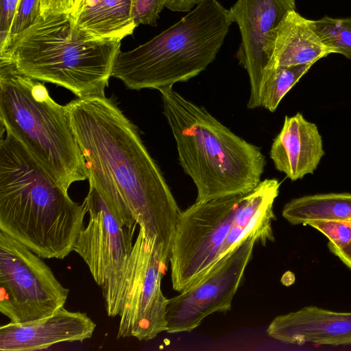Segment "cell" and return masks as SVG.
I'll use <instances>...</instances> for the list:
<instances>
[{
    "label": "cell",
    "instance_id": "obj_1",
    "mask_svg": "<svg viewBox=\"0 0 351 351\" xmlns=\"http://www.w3.org/2000/svg\"><path fill=\"white\" fill-rule=\"evenodd\" d=\"M89 183L130 213L169 259L180 210L137 128L105 95L66 106Z\"/></svg>",
    "mask_w": 351,
    "mask_h": 351
},
{
    "label": "cell",
    "instance_id": "obj_2",
    "mask_svg": "<svg viewBox=\"0 0 351 351\" xmlns=\"http://www.w3.org/2000/svg\"><path fill=\"white\" fill-rule=\"evenodd\" d=\"M0 141V231L42 258L63 259L84 228L85 204L69 197L10 133Z\"/></svg>",
    "mask_w": 351,
    "mask_h": 351
},
{
    "label": "cell",
    "instance_id": "obj_3",
    "mask_svg": "<svg viewBox=\"0 0 351 351\" xmlns=\"http://www.w3.org/2000/svg\"><path fill=\"white\" fill-rule=\"evenodd\" d=\"M158 90L180 164L197 188L195 202L247 193L260 183L266 165L260 147L235 134L173 86Z\"/></svg>",
    "mask_w": 351,
    "mask_h": 351
},
{
    "label": "cell",
    "instance_id": "obj_4",
    "mask_svg": "<svg viewBox=\"0 0 351 351\" xmlns=\"http://www.w3.org/2000/svg\"><path fill=\"white\" fill-rule=\"evenodd\" d=\"M121 40L95 38L79 29L71 14L40 15L0 57L24 75L55 84L77 98L105 95Z\"/></svg>",
    "mask_w": 351,
    "mask_h": 351
},
{
    "label": "cell",
    "instance_id": "obj_5",
    "mask_svg": "<svg viewBox=\"0 0 351 351\" xmlns=\"http://www.w3.org/2000/svg\"><path fill=\"white\" fill-rule=\"evenodd\" d=\"M1 128L12 134L68 190L88 178L85 160L65 106L45 86L0 57Z\"/></svg>",
    "mask_w": 351,
    "mask_h": 351
},
{
    "label": "cell",
    "instance_id": "obj_6",
    "mask_svg": "<svg viewBox=\"0 0 351 351\" xmlns=\"http://www.w3.org/2000/svg\"><path fill=\"white\" fill-rule=\"evenodd\" d=\"M231 23L228 10L217 0H203L148 42L120 51L112 77L136 90L188 81L213 62Z\"/></svg>",
    "mask_w": 351,
    "mask_h": 351
},
{
    "label": "cell",
    "instance_id": "obj_7",
    "mask_svg": "<svg viewBox=\"0 0 351 351\" xmlns=\"http://www.w3.org/2000/svg\"><path fill=\"white\" fill-rule=\"evenodd\" d=\"M169 260L139 229L132 249L101 287L108 316L119 317L117 338L149 341L167 330L169 299L161 281Z\"/></svg>",
    "mask_w": 351,
    "mask_h": 351
},
{
    "label": "cell",
    "instance_id": "obj_8",
    "mask_svg": "<svg viewBox=\"0 0 351 351\" xmlns=\"http://www.w3.org/2000/svg\"><path fill=\"white\" fill-rule=\"evenodd\" d=\"M242 195L195 202L181 212L169 258L175 291L188 288L219 263Z\"/></svg>",
    "mask_w": 351,
    "mask_h": 351
},
{
    "label": "cell",
    "instance_id": "obj_9",
    "mask_svg": "<svg viewBox=\"0 0 351 351\" xmlns=\"http://www.w3.org/2000/svg\"><path fill=\"white\" fill-rule=\"evenodd\" d=\"M69 292L41 257L0 231V312L10 322L53 314L64 306Z\"/></svg>",
    "mask_w": 351,
    "mask_h": 351
},
{
    "label": "cell",
    "instance_id": "obj_10",
    "mask_svg": "<svg viewBox=\"0 0 351 351\" xmlns=\"http://www.w3.org/2000/svg\"><path fill=\"white\" fill-rule=\"evenodd\" d=\"M257 242V237H248L200 279L169 299L166 332H191L208 315L230 311Z\"/></svg>",
    "mask_w": 351,
    "mask_h": 351
},
{
    "label": "cell",
    "instance_id": "obj_11",
    "mask_svg": "<svg viewBox=\"0 0 351 351\" xmlns=\"http://www.w3.org/2000/svg\"><path fill=\"white\" fill-rule=\"evenodd\" d=\"M84 204L89 222L80 232L73 251L103 287L131 252L138 224L130 213L113 204L90 183Z\"/></svg>",
    "mask_w": 351,
    "mask_h": 351
},
{
    "label": "cell",
    "instance_id": "obj_12",
    "mask_svg": "<svg viewBox=\"0 0 351 351\" xmlns=\"http://www.w3.org/2000/svg\"><path fill=\"white\" fill-rule=\"evenodd\" d=\"M232 23L240 30L241 42L236 53L249 76V109L261 107L260 93L269 59L266 53L270 34L286 15L295 10V0H237L228 10Z\"/></svg>",
    "mask_w": 351,
    "mask_h": 351
},
{
    "label": "cell",
    "instance_id": "obj_13",
    "mask_svg": "<svg viewBox=\"0 0 351 351\" xmlns=\"http://www.w3.org/2000/svg\"><path fill=\"white\" fill-rule=\"evenodd\" d=\"M95 327L86 313L69 311L62 306L40 319L2 325L0 350L34 351L61 342H82L92 337Z\"/></svg>",
    "mask_w": 351,
    "mask_h": 351
},
{
    "label": "cell",
    "instance_id": "obj_14",
    "mask_svg": "<svg viewBox=\"0 0 351 351\" xmlns=\"http://www.w3.org/2000/svg\"><path fill=\"white\" fill-rule=\"evenodd\" d=\"M266 332L269 337L287 344L350 345L351 312L304 306L297 311L276 317Z\"/></svg>",
    "mask_w": 351,
    "mask_h": 351
},
{
    "label": "cell",
    "instance_id": "obj_15",
    "mask_svg": "<svg viewBox=\"0 0 351 351\" xmlns=\"http://www.w3.org/2000/svg\"><path fill=\"white\" fill-rule=\"evenodd\" d=\"M324 154L317 125L306 120L300 112L285 117L269 153L276 169L292 181L313 173Z\"/></svg>",
    "mask_w": 351,
    "mask_h": 351
},
{
    "label": "cell",
    "instance_id": "obj_16",
    "mask_svg": "<svg viewBox=\"0 0 351 351\" xmlns=\"http://www.w3.org/2000/svg\"><path fill=\"white\" fill-rule=\"evenodd\" d=\"M308 21L292 10L271 32L266 47L269 64L265 75L277 66L314 64L330 54Z\"/></svg>",
    "mask_w": 351,
    "mask_h": 351
},
{
    "label": "cell",
    "instance_id": "obj_17",
    "mask_svg": "<svg viewBox=\"0 0 351 351\" xmlns=\"http://www.w3.org/2000/svg\"><path fill=\"white\" fill-rule=\"evenodd\" d=\"M132 0H82L71 14L74 25L95 38L122 40L137 27Z\"/></svg>",
    "mask_w": 351,
    "mask_h": 351
},
{
    "label": "cell",
    "instance_id": "obj_18",
    "mask_svg": "<svg viewBox=\"0 0 351 351\" xmlns=\"http://www.w3.org/2000/svg\"><path fill=\"white\" fill-rule=\"evenodd\" d=\"M282 217L293 225L316 219L351 220V193H330L295 198L287 202Z\"/></svg>",
    "mask_w": 351,
    "mask_h": 351
},
{
    "label": "cell",
    "instance_id": "obj_19",
    "mask_svg": "<svg viewBox=\"0 0 351 351\" xmlns=\"http://www.w3.org/2000/svg\"><path fill=\"white\" fill-rule=\"evenodd\" d=\"M313 65L277 66L270 69L264 77L260 93L261 107L274 112L282 99Z\"/></svg>",
    "mask_w": 351,
    "mask_h": 351
},
{
    "label": "cell",
    "instance_id": "obj_20",
    "mask_svg": "<svg viewBox=\"0 0 351 351\" xmlns=\"http://www.w3.org/2000/svg\"><path fill=\"white\" fill-rule=\"evenodd\" d=\"M308 22L330 54L340 53L351 60V18L326 16Z\"/></svg>",
    "mask_w": 351,
    "mask_h": 351
},
{
    "label": "cell",
    "instance_id": "obj_21",
    "mask_svg": "<svg viewBox=\"0 0 351 351\" xmlns=\"http://www.w3.org/2000/svg\"><path fill=\"white\" fill-rule=\"evenodd\" d=\"M40 15V0H19L8 38L0 48V52L5 50L19 34L32 26Z\"/></svg>",
    "mask_w": 351,
    "mask_h": 351
},
{
    "label": "cell",
    "instance_id": "obj_22",
    "mask_svg": "<svg viewBox=\"0 0 351 351\" xmlns=\"http://www.w3.org/2000/svg\"><path fill=\"white\" fill-rule=\"evenodd\" d=\"M304 225L321 232L329 243L337 248H342L351 243V220L316 219Z\"/></svg>",
    "mask_w": 351,
    "mask_h": 351
},
{
    "label": "cell",
    "instance_id": "obj_23",
    "mask_svg": "<svg viewBox=\"0 0 351 351\" xmlns=\"http://www.w3.org/2000/svg\"><path fill=\"white\" fill-rule=\"evenodd\" d=\"M165 0H132V16L136 25L156 26Z\"/></svg>",
    "mask_w": 351,
    "mask_h": 351
},
{
    "label": "cell",
    "instance_id": "obj_24",
    "mask_svg": "<svg viewBox=\"0 0 351 351\" xmlns=\"http://www.w3.org/2000/svg\"><path fill=\"white\" fill-rule=\"evenodd\" d=\"M0 48L8 38L19 0H0Z\"/></svg>",
    "mask_w": 351,
    "mask_h": 351
},
{
    "label": "cell",
    "instance_id": "obj_25",
    "mask_svg": "<svg viewBox=\"0 0 351 351\" xmlns=\"http://www.w3.org/2000/svg\"><path fill=\"white\" fill-rule=\"evenodd\" d=\"M82 0H40V14L49 13L73 14Z\"/></svg>",
    "mask_w": 351,
    "mask_h": 351
},
{
    "label": "cell",
    "instance_id": "obj_26",
    "mask_svg": "<svg viewBox=\"0 0 351 351\" xmlns=\"http://www.w3.org/2000/svg\"><path fill=\"white\" fill-rule=\"evenodd\" d=\"M203 0H165V6L173 12H190Z\"/></svg>",
    "mask_w": 351,
    "mask_h": 351
},
{
    "label": "cell",
    "instance_id": "obj_27",
    "mask_svg": "<svg viewBox=\"0 0 351 351\" xmlns=\"http://www.w3.org/2000/svg\"><path fill=\"white\" fill-rule=\"evenodd\" d=\"M328 247L333 254L351 269V243L344 247L337 248L328 242Z\"/></svg>",
    "mask_w": 351,
    "mask_h": 351
}]
</instances>
